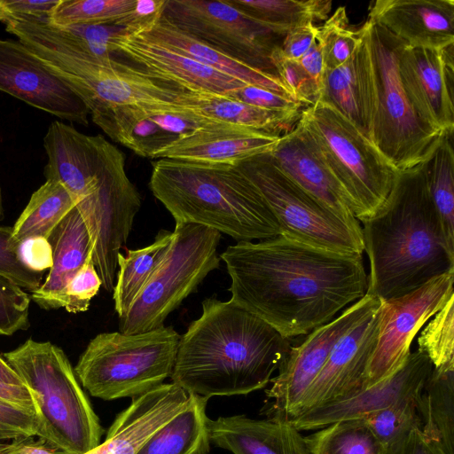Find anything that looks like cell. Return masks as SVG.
<instances>
[{
    "label": "cell",
    "instance_id": "obj_1",
    "mask_svg": "<svg viewBox=\"0 0 454 454\" xmlns=\"http://www.w3.org/2000/svg\"><path fill=\"white\" fill-rule=\"evenodd\" d=\"M231 300L290 340L329 323L367 294L363 254L316 247L284 235L237 242L221 254Z\"/></svg>",
    "mask_w": 454,
    "mask_h": 454
},
{
    "label": "cell",
    "instance_id": "obj_2",
    "mask_svg": "<svg viewBox=\"0 0 454 454\" xmlns=\"http://www.w3.org/2000/svg\"><path fill=\"white\" fill-rule=\"evenodd\" d=\"M181 335L172 382L190 395H247L265 387L291 349L290 340L231 299L207 298Z\"/></svg>",
    "mask_w": 454,
    "mask_h": 454
},
{
    "label": "cell",
    "instance_id": "obj_3",
    "mask_svg": "<svg viewBox=\"0 0 454 454\" xmlns=\"http://www.w3.org/2000/svg\"><path fill=\"white\" fill-rule=\"evenodd\" d=\"M362 223L370 262L368 294L380 301L401 296L454 270V252L429 196L422 165L398 171L387 200Z\"/></svg>",
    "mask_w": 454,
    "mask_h": 454
},
{
    "label": "cell",
    "instance_id": "obj_4",
    "mask_svg": "<svg viewBox=\"0 0 454 454\" xmlns=\"http://www.w3.org/2000/svg\"><path fill=\"white\" fill-rule=\"evenodd\" d=\"M176 224H198L237 242L281 234L261 192L238 165L158 159L149 182Z\"/></svg>",
    "mask_w": 454,
    "mask_h": 454
},
{
    "label": "cell",
    "instance_id": "obj_5",
    "mask_svg": "<svg viewBox=\"0 0 454 454\" xmlns=\"http://www.w3.org/2000/svg\"><path fill=\"white\" fill-rule=\"evenodd\" d=\"M5 29L84 102L92 121L107 110L130 105L176 103L186 90L114 56L98 59L50 23L10 22Z\"/></svg>",
    "mask_w": 454,
    "mask_h": 454
},
{
    "label": "cell",
    "instance_id": "obj_6",
    "mask_svg": "<svg viewBox=\"0 0 454 454\" xmlns=\"http://www.w3.org/2000/svg\"><path fill=\"white\" fill-rule=\"evenodd\" d=\"M3 356L35 399L39 439L60 454H86L100 444L98 417L62 348L28 339Z\"/></svg>",
    "mask_w": 454,
    "mask_h": 454
},
{
    "label": "cell",
    "instance_id": "obj_7",
    "mask_svg": "<svg viewBox=\"0 0 454 454\" xmlns=\"http://www.w3.org/2000/svg\"><path fill=\"white\" fill-rule=\"evenodd\" d=\"M46 179L59 182L88 226L116 219L139 196L125 169V156L101 135L83 134L59 121L43 137Z\"/></svg>",
    "mask_w": 454,
    "mask_h": 454
},
{
    "label": "cell",
    "instance_id": "obj_8",
    "mask_svg": "<svg viewBox=\"0 0 454 454\" xmlns=\"http://www.w3.org/2000/svg\"><path fill=\"white\" fill-rule=\"evenodd\" d=\"M181 335L172 327L96 335L80 356L74 372L94 397L106 401L143 395L171 377Z\"/></svg>",
    "mask_w": 454,
    "mask_h": 454
},
{
    "label": "cell",
    "instance_id": "obj_9",
    "mask_svg": "<svg viewBox=\"0 0 454 454\" xmlns=\"http://www.w3.org/2000/svg\"><path fill=\"white\" fill-rule=\"evenodd\" d=\"M299 122L340 184L357 221L372 216L390 193L398 171L365 135L325 102L304 107Z\"/></svg>",
    "mask_w": 454,
    "mask_h": 454
},
{
    "label": "cell",
    "instance_id": "obj_10",
    "mask_svg": "<svg viewBox=\"0 0 454 454\" xmlns=\"http://www.w3.org/2000/svg\"><path fill=\"white\" fill-rule=\"evenodd\" d=\"M376 84L372 143L397 171L423 165L445 133L425 123L401 82L398 59L405 45L384 27L367 19Z\"/></svg>",
    "mask_w": 454,
    "mask_h": 454
},
{
    "label": "cell",
    "instance_id": "obj_11",
    "mask_svg": "<svg viewBox=\"0 0 454 454\" xmlns=\"http://www.w3.org/2000/svg\"><path fill=\"white\" fill-rule=\"evenodd\" d=\"M220 239V232L206 226L176 224L165 260L119 317V332L135 334L162 327L168 316L219 267Z\"/></svg>",
    "mask_w": 454,
    "mask_h": 454
},
{
    "label": "cell",
    "instance_id": "obj_12",
    "mask_svg": "<svg viewBox=\"0 0 454 454\" xmlns=\"http://www.w3.org/2000/svg\"><path fill=\"white\" fill-rule=\"evenodd\" d=\"M261 192L281 234L322 249L363 254L362 231L348 224L291 180L269 153L236 164Z\"/></svg>",
    "mask_w": 454,
    "mask_h": 454
},
{
    "label": "cell",
    "instance_id": "obj_13",
    "mask_svg": "<svg viewBox=\"0 0 454 454\" xmlns=\"http://www.w3.org/2000/svg\"><path fill=\"white\" fill-rule=\"evenodd\" d=\"M162 17L229 57L277 75L271 54L281 46L286 34L252 19L226 0H166Z\"/></svg>",
    "mask_w": 454,
    "mask_h": 454
},
{
    "label": "cell",
    "instance_id": "obj_14",
    "mask_svg": "<svg viewBox=\"0 0 454 454\" xmlns=\"http://www.w3.org/2000/svg\"><path fill=\"white\" fill-rule=\"evenodd\" d=\"M454 270L401 296L381 301L375 348L365 373L364 388L394 374L411 354L414 337L453 294Z\"/></svg>",
    "mask_w": 454,
    "mask_h": 454
},
{
    "label": "cell",
    "instance_id": "obj_15",
    "mask_svg": "<svg viewBox=\"0 0 454 454\" xmlns=\"http://www.w3.org/2000/svg\"><path fill=\"white\" fill-rule=\"evenodd\" d=\"M381 301L366 294L339 316L292 346L266 394L271 400V419L287 422L295 413L306 391L316 379L337 341L363 317L377 309Z\"/></svg>",
    "mask_w": 454,
    "mask_h": 454
},
{
    "label": "cell",
    "instance_id": "obj_16",
    "mask_svg": "<svg viewBox=\"0 0 454 454\" xmlns=\"http://www.w3.org/2000/svg\"><path fill=\"white\" fill-rule=\"evenodd\" d=\"M0 91L61 120L89 124L84 102L20 40L0 37Z\"/></svg>",
    "mask_w": 454,
    "mask_h": 454
},
{
    "label": "cell",
    "instance_id": "obj_17",
    "mask_svg": "<svg viewBox=\"0 0 454 454\" xmlns=\"http://www.w3.org/2000/svg\"><path fill=\"white\" fill-rule=\"evenodd\" d=\"M453 46L403 45L398 59L401 82L413 109L425 123L443 133L454 130Z\"/></svg>",
    "mask_w": 454,
    "mask_h": 454
},
{
    "label": "cell",
    "instance_id": "obj_18",
    "mask_svg": "<svg viewBox=\"0 0 454 454\" xmlns=\"http://www.w3.org/2000/svg\"><path fill=\"white\" fill-rule=\"evenodd\" d=\"M380 307L337 341L291 419L364 390L366 370L377 340Z\"/></svg>",
    "mask_w": 454,
    "mask_h": 454
},
{
    "label": "cell",
    "instance_id": "obj_19",
    "mask_svg": "<svg viewBox=\"0 0 454 454\" xmlns=\"http://www.w3.org/2000/svg\"><path fill=\"white\" fill-rule=\"evenodd\" d=\"M434 366L428 356L417 349L390 377L354 395L314 407L287 423L298 431L322 428L349 419H364L407 397L421 394Z\"/></svg>",
    "mask_w": 454,
    "mask_h": 454
},
{
    "label": "cell",
    "instance_id": "obj_20",
    "mask_svg": "<svg viewBox=\"0 0 454 454\" xmlns=\"http://www.w3.org/2000/svg\"><path fill=\"white\" fill-rule=\"evenodd\" d=\"M113 54L190 91L225 95L245 83L168 49L138 33L115 37Z\"/></svg>",
    "mask_w": 454,
    "mask_h": 454
},
{
    "label": "cell",
    "instance_id": "obj_21",
    "mask_svg": "<svg viewBox=\"0 0 454 454\" xmlns=\"http://www.w3.org/2000/svg\"><path fill=\"white\" fill-rule=\"evenodd\" d=\"M358 32L350 58L336 68L325 69L318 100L335 108L372 142L377 99L366 20Z\"/></svg>",
    "mask_w": 454,
    "mask_h": 454
},
{
    "label": "cell",
    "instance_id": "obj_22",
    "mask_svg": "<svg viewBox=\"0 0 454 454\" xmlns=\"http://www.w3.org/2000/svg\"><path fill=\"white\" fill-rule=\"evenodd\" d=\"M269 153L274 163L296 184L351 227L362 231L340 184L299 121L293 129L280 137Z\"/></svg>",
    "mask_w": 454,
    "mask_h": 454
},
{
    "label": "cell",
    "instance_id": "obj_23",
    "mask_svg": "<svg viewBox=\"0 0 454 454\" xmlns=\"http://www.w3.org/2000/svg\"><path fill=\"white\" fill-rule=\"evenodd\" d=\"M367 19L407 46L442 49L454 43L452 0H376Z\"/></svg>",
    "mask_w": 454,
    "mask_h": 454
},
{
    "label": "cell",
    "instance_id": "obj_24",
    "mask_svg": "<svg viewBox=\"0 0 454 454\" xmlns=\"http://www.w3.org/2000/svg\"><path fill=\"white\" fill-rule=\"evenodd\" d=\"M190 394L175 383L132 398L107 431L105 441L86 454H136L139 448L188 403Z\"/></svg>",
    "mask_w": 454,
    "mask_h": 454
},
{
    "label": "cell",
    "instance_id": "obj_25",
    "mask_svg": "<svg viewBox=\"0 0 454 454\" xmlns=\"http://www.w3.org/2000/svg\"><path fill=\"white\" fill-rule=\"evenodd\" d=\"M279 138L264 131L223 124L177 138L158 150L152 159L236 165L270 153Z\"/></svg>",
    "mask_w": 454,
    "mask_h": 454
},
{
    "label": "cell",
    "instance_id": "obj_26",
    "mask_svg": "<svg viewBox=\"0 0 454 454\" xmlns=\"http://www.w3.org/2000/svg\"><path fill=\"white\" fill-rule=\"evenodd\" d=\"M210 440L233 454H309L304 437L287 422L245 415L208 420Z\"/></svg>",
    "mask_w": 454,
    "mask_h": 454
},
{
    "label": "cell",
    "instance_id": "obj_27",
    "mask_svg": "<svg viewBox=\"0 0 454 454\" xmlns=\"http://www.w3.org/2000/svg\"><path fill=\"white\" fill-rule=\"evenodd\" d=\"M48 240L52 249V266L30 298L41 309L51 310L64 308L65 289L92 255V246L88 230L75 207L53 230Z\"/></svg>",
    "mask_w": 454,
    "mask_h": 454
},
{
    "label": "cell",
    "instance_id": "obj_28",
    "mask_svg": "<svg viewBox=\"0 0 454 454\" xmlns=\"http://www.w3.org/2000/svg\"><path fill=\"white\" fill-rule=\"evenodd\" d=\"M138 34L247 85L261 87L294 98L278 75L255 69L229 57L178 29L162 16L149 29Z\"/></svg>",
    "mask_w": 454,
    "mask_h": 454
},
{
    "label": "cell",
    "instance_id": "obj_29",
    "mask_svg": "<svg viewBox=\"0 0 454 454\" xmlns=\"http://www.w3.org/2000/svg\"><path fill=\"white\" fill-rule=\"evenodd\" d=\"M206 118L270 134L283 136L300 120L301 111L284 112L258 108L237 99L207 91L184 92L176 102Z\"/></svg>",
    "mask_w": 454,
    "mask_h": 454
},
{
    "label": "cell",
    "instance_id": "obj_30",
    "mask_svg": "<svg viewBox=\"0 0 454 454\" xmlns=\"http://www.w3.org/2000/svg\"><path fill=\"white\" fill-rule=\"evenodd\" d=\"M207 400L190 395L187 405L158 429L136 454H209Z\"/></svg>",
    "mask_w": 454,
    "mask_h": 454
},
{
    "label": "cell",
    "instance_id": "obj_31",
    "mask_svg": "<svg viewBox=\"0 0 454 454\" xmlns=\"http://www.w3.org/2000/svg\"><path fill=\"white\" fill-rule=\"evenodd\" d=\"M421 432L440 454H454V366L433 368L419 401Z\"/></svg>",
    "mask_w": 454,
    "mask_h": 454
},
{
    "label": "cell",
    "instance_id": "obj_32",
    "mask_svg": "<svg viewBox=\"0 0 454 454\" xmlns=\"http://www.w3.org/2000/svg\"><path fill=\"white\" fill-rule=\"evenodd\" d=\"M173 239V231L161 230L155 240L143 248L118 254V268L113 291L114 309L124 315L140 292L165 260Z\"/></svg>",
    "mask_w": 454,
    "mask_h": 454
},
{
    "label": "cell",
    "instance_id": "obj_33",
    "mask_svg": "<svg viewBox=\"0 0 454 454\" xmlns=\"http://www.w3.org/2000/svg\"><path fill=\"white\" fill-rule=\"evenodd\" d=\"M74 207V201L67 190L59 182L46 179L31 195L12 226V239L19 245L31 237L48 239Z\"/></svg>",
    "mask_w": 454,
    "mask_h": 454
},
{
    "label": "cell",
    "instance_id": "obj_34",
    "mask_svg": "<svg viewBox=\"0 0 454 454\" xmlns=\"http://www.w3.org/2000/svg\"><path fill=\"white\" fill-rule=\"evenodd\" d=\"M252 19L284 34L293 27L325 21L332 10L327 0H226Z\"/></svg>",
    "mask_w": 454,
    "mask_h": 454
},
{
    "label": "cell",
    "instance_id": "obj_35",
    "mask_svg": "<svg viewBox=\"0 0 454 454\" xmlns=\"http://www.w3.org/2000/svg\"><path fill=\"white\" fill-rule=\"evenodd\" d=\"M453 133H445L423 163L429 196L439 215L447 244L454 252V151Z\"/></svg>",
    "mask_w": 454,
    "mask_h": 454
},
{
    "label": "cell",
    "instance_id": "obj_36",
    "mask_svg": "<svg viewBox=\"0 0 454 454\" xmlns=\"http://www.w3.org/2000/svg\"><path fill=\"white\" fill-rule=\"evenodd\" d=\"M304 441L309 454H381L383 450L364 419L335 421Z\"/></svg>",
    "mask_w": 454,
    "mask_h": 454
},
{
    "label": "cell",
    "instance_id": "obj_37",
    "mask_svg": "<svg viewBox=\"0 0 454 454\" xmlns=\"http://www.w3.org/2000/svg\"><path fill=\"white\" fill-rule=\"evenodd\" d=\"M136 0H59L50 19L54 27L114 24L135 6Z\"/></svg>",
    "mask_w": 454,
    "mask_h": 454
},
{
    "label": "cell",
    "instance_id": "obj_38",
    "mask_svg": "<svg viewBox=\"0 0 454 454\" xmlns=\"http://www.w3.org/2000/svg\"><path fill=\"white\" fill-rule=\"evenodd\" d=\"M316 40L322 50L325 69H333L350 58L358 44L359 32L351 29L346 9L340 6L317 27Z\"/></svg>",
    "mask_w": 454,
    "mask_h": 454
},
{
    "label": "cell",
    "instance_id": "obj_39",
    "mask_svg": "<svg viewBox=\"0 0 454 454\" xmlns=\"http://www.w3.org/2000/svg\"><path fill=\"white\" fill-rule=\"evenodd\" d=\"M417 341L434 368L454 366V296L434 314Z\"/></svg>",
    "mask_w": 454,
    "mask_h": 454
},
{
    "label": "cell",
    "instance_id": "obj_40",
    "mask_svg": "<svg viewBox=\"0 0 454 454\" xmlns=\"http://www.w3.org/2000/svg\"><path fill=\"white\" fill-rule=\"evenodd\" d=\"M419 396L420 395L407 397L364 418L382 446L388 444L413 427L421 429L419 413Z\"/></svg>",
    "mask_w": 454,
    "mask_h": 454
},
{
    "label": "cell",
    "instance_id": "obj_41",
    "mask_svg": "<svg viewBox=\"0 0 454 454\" xmlns=\"http://www.w3.org/2000/svg\"><path fill=\"white\" fill-rule=\"evenodd\" d=\"M55 27L80 48L101 59L113 58L114 39L128 33L124 27L114 24H83Z\"/></svg>",
    "mask_w": 454,
    "mask_h": 454
},
{
    "label": "cell",
    "instance_id": "obj_42",
    "mask_svg": "<svg viewBox=\"0 0 454 454\" xmlns=\"http://www.w3.org/2000/svg\"><path fill=\"white\" fill-rule=\"evenodd\" d=\"M30 301L24 289L0 276V335L11 336L29 327Z\"/></svg>",
    "mask_w": 454,
    "mask_h": 454
},
{
    "label": "cell",
    "instance_id": "obj_43",
    "mask_svg": "<svg viewBox=\"0 0 454 454\" xmlns=\"http://www.w3.org/2000/svg\"><path fill=\"white\" fill-rule=\"evenodd\" d=\"M18 246L12 239V227L0 226V276L32 293L42 285L43 272L32 271L20 262Z\"/></svg>",
    "mask_w": 454,
    "mask_h": 454
},
{
    "label": "cell",
    "instance_id": "obj_44",
    "mask_svg": "<svg viewBox=\"0 0 454 454\" xmlns=\"http://www.w3.org/2000/svg\"><path fill=\"white\" fill-rule=\"evenodd\" d=\"M277 75L291 92L293 98L303 106L313 105L319 99V91L298 60L283 57L280 47L271 54Z\"/></svg>",
    "mask_w": 454,
    "mask_h": 454
},
{
    "label": "cell",
    "instance_id": "obj_45",
    "mask_svg": "<svg viewBox=\"0 0 454 454\" xmlns=\"http://www.w3.org/2000/svg\"><path fill=\"white\" fill-rule=\"evenodd\" d=\"M101 286V278L90 255L67 284L64 294V309L74 314L86 311Z\"/></svg>",
    "mask_w": 454,
    "mask_h": 454
},
{
    "label": "cell",
    "instance_id": "obj_46",
    "mask_svg": "<svg viewBox=\"0 0 454 454\" xmlns=\"http://www.w3.org/2000/svg\"><path fill=\"white\" fill-rule=\"evenodd\" d=\"M59 0H0V22L50 23Z\"/></svg>",
    "mask_w": 454,
    "mask_h": 454
},
{
    "label": "cell",
    "instance_id": "obj_47",
    "mask_svg": "<svg viewBox=\"0 0 454 454\" xmlns=\"http://www.w3.org/2000/svg\"><path fill=\"white\" fill-rule=\"evenodd\" d=\"M225 95L266 110L299 112L304 108L300 102L290 97L254 85H242Z\"/></svg>",
    "mask_w": 454,
    "mask_h": 454
},
{
    "label": "cell",
    "instance_id": "obj_48",
    "mask_svg": "<svg viewBox=\"0 0 454 454\" xmlns=\"http://www.w3.org/2000/svg\"><path fill=\"white\" fill-rule=\"evenodd\" d=\"M166 0H136L133 9L114 25L128 33H142L153 27L162 16Z\"/></svg>",
    "mask_w": 454,
    "mask_h": 454
},
{
    "label": "cell",
    "instance_id": "obj_49",
    "mask_svg": "<svg viewBox=\"0 0 454 454\" xmlns=\"http://www.w3.org/2000/svg\"><path fill=\"white\" fill-rule=\"evenodd\" d=\"M17 254L28 270L43 272L52 266V249L48 239L31 237L19 243Z\"/></svg>",
    "mask_w": 454,
    "mask_h": 454
},
{
    "label": "cell",
    "instance_id": "obj_50",
    "mask_svg": "<svg viewBox=\"0 0 454 454\" xmlns=\"http://www.w3.org/2000/svg\"><path fill=\"white\" fill-rule=\"evenodd\" d=\"M317 26L313 22L291 27L282 41L280 52L286 59L298 60L315 43Z\"/></svg>",
    "mask_w": 454,
    "mask_h": 454
},
{
    "label": "cell",
    "instance_id": "obj_51",
    "mask_svg": "<svg viewBox=\"0 0 454 454\" xmlns=\"http://www.w3.org/2000/svg\"><path fill=\"white\" fill-rule=\"evenodd\" d=\"M0 427L22 437L36 436V417L0 402Z\"/></svg>",
    "mask_w": 454,
    "mask_h": 454
},
{
    "label": "cell",
    "instance_id": "obj_52",
    "mask_svg": "<svg viewBox=\"0 0 454 454\" xmlns=\"http://www.w3.org/2000/svg\"><path fill=\"white\" fill-rule=\"evenodd\" d=\"M381 454H440L422 434L419 427H413L405 434L383 446Z\"/></svg>",
    "mask_w": 454,
    "mask_h": 454
},
{
    "label": "cell",
    "instance_id": "obj_53",
    "mask_svg": "<svg viewBox=\"0 0 454 454\" xmlns=\"http://www.w3.org/2000/svg\"><path fill=\"white\" fill-rule=\"evenodd\" d=\"M0 402L37 415L35 399L25 385H14L0 382Z\"/></svg>",
    "mask_w": 454,
    "mask_h": 454
},
{
    "label": "cell",
    "instance_id": "obj_54",
    "mask_svg": "<svg viewBox=\"0 0 454 454\" xmlns=\"http://www.w3.org/2000/svg\"><path fill=\"white\" fill-rule=\"evenodd\" d=\"M0 454H60L49 447L43 440L33 437H18L11 442H0Z\"/></svg>",
    "mask_w": 454,
    "mask_h": 454
},
{
    "label": "cell",
    "instance_id": "obj_55",
    "mask_svg": "<svg viewBox=\"0 0 454 454\" xmlns=\"http://www.w3.org/2000/svg\"><path fill=\"white\" fill-rule=\"evenodd\" d=\"M298 61L310 80L317 86L320 97L325 66L322 50L317 40Z\"/></svg>",
    "mask_w": 454,
    "mask_h": 454
},
{
    "label": "cell",
    "instance_id": "obj_56",
    "mask_svg": "<svg viewBox=\"0 0 454 454\" xmlns=\"http://www.w3.org/2000/svg\"><path fill=\"white\" fill-rule=\"evenodd\" d=\"M0 382L24 385L15 371L10 366L3 356L0 355Z\"/></svg>",
    "mask_w": 454,
    "mask_h": 454
},
{
    "label": "cell",
    "instance_id": "obj_57",
    "mask_svg": "<svg viewBox=\"0 0 454 454\" xmlns=\"http://www.w3.org/2000/svg\"><path fill=\"white\" fill-rule=\"evenodd\" d=\"M18 437H21L20 435H18L17 434L15 433H12L11 431H8V430H5L2 427H0V442H4V441H6V440H13V439H16Z\"/></svg>",
    "mask_w": 454,
    "mask_h": 454
},
{
    "label": "cell",
    "instance_id": "obj_58",
    "mask_svg": "<svg viewBox=\"0 0 454 454\" xmlns=\"http://www.w3.org/2000/svg\"><path fill=\"white\" fill-rule=\"evenodd\" d=\"M3 216H4V208H3L2 192H1V187H0V220L3 219Z\"/></svg>",
    "mask_w": 454,
    "mask_h": 454
}]
</instances>
